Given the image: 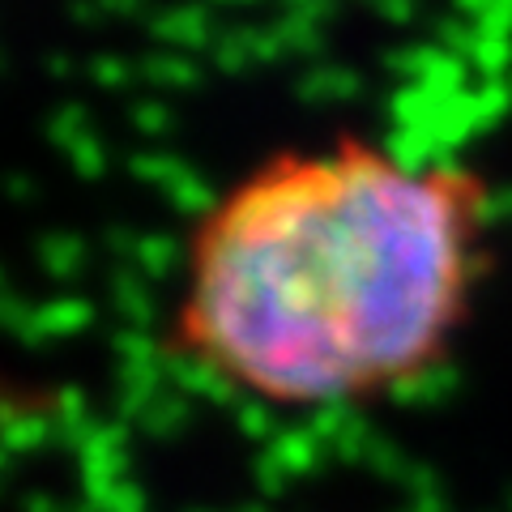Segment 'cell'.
Masks as SVG:
<instances>
[{
    "label": "cell",
    "mask_w": 512,
    "mask_h": 512,
    "mask_svg": "<svg viewBox=\"0 0 512 512\" xmlns=\"http://www.w3.org/2000/svg\"><path fill=\"white\" fill-rule=\"evenodd\" d=\"M491 184L333 133L274 150L192 222L163 346L248 402H380L448 363L491 265Z\"/></svg>",
    "instance_id": "1"
}]
</instances>
